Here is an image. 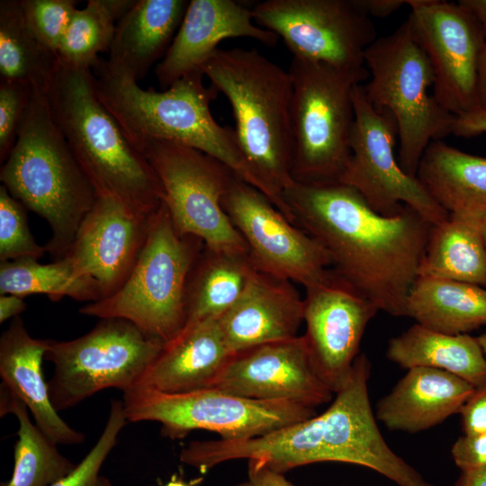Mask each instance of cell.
Listing matches in <instances>:
<instances>
[{
    "label": "cell",
    "mask_w": 486,
    "mask_h": 486,
    "mask_svg": "<svg viewBox=\"0 0 486 486\" xmlns=\"http://www.w3.org/2000/svg\"><path fill=\"white\" fill-rule=\"evenodd\" d=\"M0 180L49 224L47 252L55 260L65 257L96 194L55 122L45 93L32 91Z\"/></svg>",
    "instance_id": "cell-5"
},
{
    "label": "cell",
    "mask_w": 486,
    "mask_h": 486,
    "mask_svg": "<svg viewBox=\"0 0 486 486\" xmlns=\"http://www.w3.org/2000/svg\"><path fill=\"white\" fill-rule=\"evenodd\" d=\"M221 204L258 270L305 289L329 277L331 260L325 248L259 190L234 175Z\"/></svg>",
    "instance_id": "cell-14"
},
{
    "label": "cell",
    "mask_w": 486,
    "mask_h": 486,
    "mask_svg": "<svg viewBox=\"0 0 486 486\" xmlns=\"http://www.w3.org/2000/svg\"><path fill=\"white\" fill-rule=\"evenodd\" d=\"M386 356L406 369L448 372L474 387L486 382V358L477 338L467 334H445L416 323L389 340Z\"/></svg>",
    "instance_id": "cell-26"
},
{
    "label": "cell",
    "mask_w": 486,
    "mask_h": 486,
    "mask_svg": "<svg viewBox=\"0 0 486 486\" xmlns=\"http://www.w3.org/2000/svg\"><path fill=\"white\" fill-rule=\"evenodd\" d=\"M247 37L268 46L278 37L258 26L252 10L232 0H191L176 35L165 57L156 67L161 90L181 77L201 69L220 48V41ZM202 70V69H201Z\"/></svg>",
    "instance_id": "cell-19"
},
{
    "label": "cell",
    "mask_w": 486,
    "mask_h": 486,
    "mask_svg": "<svg viewBox=\"0 0 486 486\" xmlns=\"http://www.w3.org/2000/svg\"><path fill=\"white\" fill-rule=\"evenodd\" d=\"M150 216L135 213L109 195H96L67 255L76 275L93 282L101 300L117 292L146 240Z\"/></svg>",
    "instance_id": "cell-18"
},
{
    "label": "cell",
    "mask_w": 486,
    "mask_h": 486,
    "mask_svg": "<svg viewBox=\"0 0 486 486\" xmlns=\"http://www.w3.org/2000/svg\"><path fill=\"white\" fill-rule=\"evenodd\" d=\"M305 291L302 336L316 372L337 393L351 375L365 328L378 310L333 270Z\"/></svg>",
    "instance_id": "cell-16"
},
{
    "label": "cell",
    "mask_w": 486,
    "mask_h": 486,
    "mask_svg": "<svg viewBox=\"0 0 486 486\" xmlns=\"http://www.w3.org/2000/svg\"><path fill=\"white\" fill-rule=\"evenodd\" d=\"M364 58L370 74L368 84L363 86L365 97L375 111L394 116L398 162L406 174L416 177L428 146L453 134L455 116L428 92L434 86L433 68L408 20L392 34L377 38Z\"/></svg>",
    "instance_id": "cell-7"
},
{
    "label": "cell",
    "mask_w": 486,
    "mask_h": 486,
    "mask_svg": "<svg viewBox=\"0 0 486 486\" xmlns=\"http://www.w3.org/2000/svg\"><path fill=\"white\" fill-rule=\"evenodd\" d=\"M75 0H22L25 19L38 40L57 53L71 17Z\"/></svg>",
    "instance_id": "cell-36"
},
{
    "label": "cell",
    "mask_w": 486,
    "mask_h": 486,
    "mask_svg": "<svg viewBox=\"0 0 486 486\" xmlns=\"http://www.w3.org/2000/svg\"><path fill=\"white\" fill-rule=\"evenodd\" d=\"M164 342L120 318H104L71 340L47 339L44 359L54 365L48 382L54 409L75 407L94 393L139 385Z\"/></svg>",
    "instance_id": "cell-9"
},
{
    "label": "cell",
    "mask_w": 486,
    "mask_h": 486,
    "mask_svg": "<svg viewBox=\"0 0 486 486\" xmlns=\"http://www.w3.org/2000/svg\"><path fill=\"white\" fill-rule=\"evenodd\" d=\"M135 1L89 0L76 8L57 51L59 60L92 69L99 53L109 51L117 22Z\"/></svg>",
    "instance_id": "cell-33"
},
{
    "label": "cell",
    "mask_w": 486,
    "mask_h": 486,
    "mask_svg": "<svg viewBox=\"0 0 486 486\" xmlns=\"http://www.w3.org/2000/svg\"><path fill=\"white\" fill-rule=\"evenodd\" d=\"M451 454L461 470L486 466V431L464 434L452 446Z\"/></svg>",
    "instance_id": "cell-38"
},
{
    "label": "cell",
    "mask_w": 486,
    "mask_h": 486,
    "mask_svg": "<svg viewBox=\"0 0 486 486\" xmlns=\"http://www.w3.org/2000/svg\"><path fill=\"white\" fill-rule=\"evenodd\" d=\"M201 69L230 104L247 162L274 194L278 210L295 224L283 199V192L294 184L288 70L254 48L218 49Z\"/></svg>",
    "instance_id": "cell-4"
},
{
    "label": "cell",
    "mask_w": 486,
    "mask_h": 486,
    "mask_svg": "<svg viewBox=\"0 0 486 486\" xmlns=\"http://www.w3.org/2000/svg\"><path fill=\"white\" fill-rule=\"evenodd\" d=\"M187 0H136L117 22L108 61L139 81L165 57L185 14Z\"/></svg>",
    "instance_id": "cell-24"
},
{
    "label": "cell",
    "mask_w": 486,
    "mask_h": 486,
    "mask_svg": "<svg viewBox=\"0 0 486 486\" xmlns=\"http://www.w3.org/2000/svg\"><path fill=\"white\" fill-rule=\"evenodd\" d=\"M482 224L449 215L432 225L418 276L458 281L486 288Z\"/></svg>",
    "instance_id": "cell-29"
},
{
    "label": "cell",
    "mask_w": 486,
    "mask_h": 486,
    "mask_svg": "<svg viewBox=\"0 0 486 486\" xmlns=\"http://www.w3.org/2000/svg\"><path fill=\"white\" fill-rule=\"evenodd\" d=\"M236 486H294L284 475L258 460H248V479Z\"/></svg>",
    "instance_id": "cell-40"
},
{
    "label": "cell",
    "mask_w": 486,
    "mask_h": 486,
    "mask_svg": "<svg viewBox=\"0 0 486 486\" xmlns=\"http://www.w3.org/2000/svg\"><path fill=\"white\" fill-rule=\"evenodd\" d=\"M127 422L122 400H112L104 428L95 445L70 473L51 486H112L100 471Z\"/></svg>",
    "instance_id": "cell-34"
},
{
    "label": "cell",
    "mask_w": 486,
    "mask_h": 486,
    "mask_svg": "<svg viewBox=\"0 0 486 486\" xmlns=\"http://www.w3.org/2000/svg\"><path fill=\"white\" fill-rule=\"evenodd\" d=\"M212 387L254 400L314 408L333 392L316 372L303 336L234 354Z\"/></svg>",
    "instance_id": "cell-17"
},
{
    "label": "cell",
    "mask_w": 486,
    "mask_h": 486,
    "mask_svg": "<svg viewBox=\"0 0 486 486\" xmlns=\"http://www.w3.org/2000/svg\"><path fill=\"white\" fill-rule=\"evenodd\" d=\"M412 34L434 72L433 95L460 116L479 109L478 71L486 32L477 18L457 3L407 0Z\"/></svg>",
    "instance_id": "cell-15"
},
{
    "label": "cell",
    "mask_w": 486,
    "mask_h": 486,
    "mask_svg": "<svg viewBox=\"0 0 486 486\" xmlns=\"http://www.w3.org/2000/svg\"><path fill=\"white\" fill-rule=\"evenodd\" d=\"M128 422L156 421L162 436L180 439L194 430L217 433L224 440L266 435L316 415L314 408L237 396L210 387L166 393L143 385L123 392Z\"/></svg>",
    "instance_id": "cell-10"
},
{
    "label": "cell",
    "mask_w": 486,
    "mask_h": 486,
    "mask_svg": "<svg viewBox=\"0 0 486 486\" xmlns=\"http://www.w3.org/2000/svg\"><path fill=\"white\" fill-rule=\"evenodd\" d=\"M477 339L479 341V344H480V346H481V347L482 349V352L484 354V356L486 358V333L479 336L477 338Z\"/></svg>",
    "instance_id": "cell-48"
},
{
    "label": "cell",
    "mask_w": 486,
    "mask_h": 486,
    "mask_svg": "<svg viewBox=\"0 0 486 486\" xmlns=\"http://www.w3.org/2000/svg\"><path fill=\"white\" fill-rule=\"evenodd\" d=\"M407 316L428 329L466 334L486 325V288L418 276L408 298Z\"/></svg>",
    "instance_id": "cell-27"
},
{
    "label": "cell",
    "mask_w": 486,
    "mask_h": 486,
    "mask_svg": "<svg viewBox=\"0 0 486 486\" xmlns=\"http://www.w3.org/2000/svg\"><path fill=\"white\" fill-rule=\"evenodd\" d=\"M164 191L176 229L200 238L216 252L249 255L248 247L222 208V198L235 175L225 165L195 148L166 140L140 148Z\"/></svg>",
    "instance_id": "cell-11"
},
{
    "label": "cell",
    "mask_w": 486,
    "mask_h": 486,
    "mask_svg": "<svg viewBox=\"0 0 486 486\" xmlns=\"http://www.w3.org/2000/svg\"><path fill=\"white\" fill-rule=\"evenodd\" d=\"M32 88L0 79V161L4 162L16 140L18 128L31 98Z\"/></svg>",
    "instance_id": "cell-37"
},
{
    "label": "cell",
    "mask_w": 486,
    "mask_h": 486,
    "mask_svg": "<svg viewBox=\"0 0 486 486\" xmlns=\"http://www.w3.org/2000/svg\"><path fill=\"white\" fill-rule=\"evenodd\" d=\"M292 283L255 271L238 301L219 319L233 355L297 336L303 322L304 301Z\"/></svg>",
    "instance_id": "cell-20"
},
{
    "label": "cell",
    "mask_w": 486,
    "mask_h": 486,
    "mask_svg": "<svg viewBox=\"0 0 486 486\" xmlns=\"http://www.w3.org/2000/svg\"><path fill=\"white\" fill-rule=\"evenodd\" d=\"M292 176L309 184L339 183L350 158L354 86L364 80L328 64L292 58Z\"/></svg>",
    "instance_id": "cell-8"
},
{
    "label": "cell",
    "mask_w": 486,
    "mask_h": 486,
    "mask_svg": "<svg viewBox=\"0 0 486 486\" xmlns=\"http://www.w3.org/2000/svg\"><path fill=\"white\" fill-rule=\"evenodd\" d=\"M52 117L96 195H109L142 216L164 201L162 184L99 100L92 69L59 60L45 93Z\"/></svg>",
    "instance_id": "cell-3"
},
{
    "label": "cell",
    "mask_w": 486,
    "mask_h": 486,
    "mask_svg": "<svg viewBox=\"0 0 486 486\" xmlns=\"http://www.w3.org/2000/svg\"><path fill=\"white\" fill-rule=\"evenodd\" d=\"M486 133V112L476 109L460 116H455L453 134L459 137H474Z\"/></svg>",
    "instance_id": "cell-41"
},
{
    "label": "cell",
    "mask_w": 486,
    "mask_h": 486,
    "mask_svg": "<svg viewBox=\"0 0 486 486\" xmlns=\"http://www.w3.org/2000/svg\"><path fill=\"white\" fill-rule=\"evenodd\" d=\"M357 5L368 15L384 18L407 4V0H356Z\"/></svg>",
    "instance_id": "cell-42"
},
{
    "label": "cell",
    "mask_w": 486,
    "mask_h": 486,
    "mask_svg": "<svg viewBox=\"0 0 486 486\" xmlns=\"http://www.w3.org/2000/svg\"><path fill=\"white\" fill-rule=\"evenodd\" d=\"M256 269L249 255L203 247L187 284L185 325L220 319L241 297Z\"/></svg>",
    "instance_id": "cell-28"
},
{
    "label": "cell",
    "mask_w": 486,
    "mask_h": 486,
    "mask_svg": "<svg viewBox=\"0 0 486 486\" xmlns=\"http://www.w3.org/2000/svg\"><path fill=\"white\" fill-rule=\"evenodd\" d=\"M35 258H21L0 264V294L26 297L44 294L52 302L70 297L77 302L101 300L96 285L76 275L69 256L40 264Z\"/></svg>",
    "instance_id": "cell-32"
},
{
    "label": "cell",
    "mask_w": 486,
    "mask_h": 486,
    "mask_svg": "<svg viewBox=\"0 0 486 486\" xmlns=\"http://www.w3.org/2000/svg\"><path fill=\"white\" fill-rule=\"evenodd\" d=\"M163 486H192V485H190L189 483L178 478H173Z\"/></svg>",
    "instance_id": "cell-47"
},
{
    "label": "cell",
    "mask_w": 486,
    "mask_h": 486,
    "mask_svg": "<svg viewBox=\"0 0 486 486\" xmlns=\"http://www.w3.org/2000/svg\"><path fill=\"white\" fill-rule=\"evenodd\" d=\"M252 14L292 58L323 62L364 81L370 77L364 54L377 39L376 29L356 0H266Z\"/></svg>",
    "instance_id": "cell-12"
},
{
    "label": "cell",
    "mask_w": 486,
    "mask_h": 486,
    "mask_svg": "<svg viewBox=\"0 0 486 486\" xmlns=\"http://www.w3.org/2000/svg\"><path fill=\"white\" fill-rule=\"evenodd\" d=\"M475 387L446 371L414 367L382 397L376 418L391 430L417 433L459 413Z\"/></svg>",
    "instance_id": "cell-23"
},
{
    "label": "cell",
    "mask_w": 486,
    "mask_h": 486,
    "mask_svg": "<svg viewBox=\"0 0 486 486\" xmlns=\"http://www.w3.org/2000/svg\"><path fill=\"white\" fill-rule=\"evenodd\" d=\"M296 225L328 252L333 271L378 310L407 316L432 225L408 205L376 212L342 183L294 182L283 192Z\"/></svg>",
    "instance_id": "cell-1"
},
{
    "label": "cell",
    "mask_w": 486,
    "mask_h": 486,
    "mask_svg": "<svg viewBox=\"0 0 486 486\" xmlns=\"http://www.w3.org/2000/svg\"><path fill=\"white\" fill-rule=\"evenodd\" d=\"M58 65V54L31 30L22 0H1L0 79L46 93Z\"/></svg>",
    "instance_id": "cell-30"
},
{
    "label": "cell",
    "mask_w": 486,
    "mask_h": 486,
    "mask_svg": "<svg viewBox=\"0 0 486 486\" xmlns=\"http://www.w3.org/2000/svg\"><path fill=\"white\" fill-rule=\"evenodd\" d=\"M92 72L99 100L135 148L149 140H166L200 150L277 206L270 189L244 158L234 129L220 125L212 115L210 104L219 92L204 85L201 69L161 91L141 88L132 76L101 58Z\"/></svg>",
    "instance_id": "cell-2"
},
{
    "label": "cell",
    "mask_w": 486,
    "mask_h": 486,
    "mask_svg": "<svg viewBox=\"0 0 486 486\" xmlns=\"http://www.w3.org/2000/svg\"><path fill=\"white\" fill-rule=\"evenodd\" d=\"M416 176L449 215L486 222V158L435 140L426 148Z\"/></svg>",
    "instance_id": "cell-25"
},
{
    "label": "cell",
    "mask_w": 486,
    "mask_h": 486,
    "mask_svg": "<svg viewBox=\"0 0 486 486\" xmlns=\"http://www.w3.org/2000/svg\"><path fill=\"white\" fill-rule=\"evenodd\" d=\"M47 339L32 338L22 319H13L0 337V376L32 412L34 423L54 442L77 445L85 435L66 423L54 409L42 372Z\"/></svg>",
    "instance_id": "cell-21"
},
{
    "label": "cell",
    "mask_w": 486,
    "mask_h": 486,
    "mask_svg": "<svg viewBox=\"0 0 486 486\" xmlns=\"http://www.w3.org/2000/svg\"><path fill=\"white\" fill-rule=\"evenodd\" d=\"M454 486H486V466L461 470Z\"/></svg>",
    "instance_id": "cell-44"
},
{
    "label": "cell",
    "mask_w": 486,
    "mask_h": 486,
    "mask_svg": "<svg viewBox=\"0 0 486 486\" xmlns=\"http://www.w3.org/2000/svg\"><path fill=\"white\" fill-rule=\"evenodd\" d=\"M342 486H346V485H342Z\"/></svg>",
    "instance_id": "cell-50"
},
{
    "label": "cell",
    "mask_w": 486,
    "mask_h": 486,
    "mask_svg": "<svg viewBox=\"0 0 486 486\" xmlns=\"http://www.w3.org/2000/svg\"><path fill=\"white\" fill-rule=\"evenodd\" d=\"M232 356L219 319L186 324L164 344L139 385L166 393L210 388Z\"/></svg>",
    "instance_id": "cell-22"
},
{
    "label": "cell",
    "mask_w": 486,
    "mask_h": 486,
    "mask_svg": "<svg viewBox=\"0 0 486 486\" xmlns=\"http://www.w3.org/2000/svg\"><path fill=\"white\" fill-rule=\"evenodd\" d=\"M480 22L486 32V0H459Z\"/></svg>",
    "instance_id": "cell-46"
},
{
    "label": "cell",
    "mask_w": 486,
    "mask_h": 486,
    "mask_svg": "<svg viewBox=\"0 0 486 486\" xmlns=\"http://www.w3.org/2000/svg\"><path fill=\"white\" fill-rule=\"evenodd\" d=\"M482 232H483V237H484V240L486 244V222L482 226Z\"/></svg>",
    "instance_id": "cell-49"
},
{
    "label": "cell",
    "mask_w": 486,
    "mask_h": 486,
    "mask_svg": "<svg viewBox=\"0 0 486 486\" xmlns=\"http://www.w3.org/2000/svg\"><path fill=\"white\" fill-rule=\"evenodd\" d=\"M203 247L176 229L163 202L149 217L145 243L122 287L79 312L127 320L164 343L172 340L185 326L187 284Z\"/></svg>",
    "instance_id": "cell-6"
},
{
    "label": "cell",
    "mask_w": 486,
    "mask_h": 486,
    "mask_svg": "<svg viewBox=\"0 0 486 486\" xmlns=\"http://www.w3.org/2000/svg\"><path fill=\"white\" fill-rule=\"evenodd\" d=\"M355 122L350 158L339 183L355 188L376 212L392 216L404 205L431 225L449 218L420 181L406 174L395 158L399 137L396 120L388 111L377 112L367 101L361 84L354 86Z\"/></svg>",
    "instance_id": "cell-13"
},
{
    "label": "cell",
    "mask_w": 486,
    "mask_h": 486,
    "mask_svg": "<svg viewBox=\"0 0 486 486\" xmlns=\"http://www.w3.org/2000/svg\"><path fill=\"white\" fill-rule=\"evenodd\" d=\"M459 414L464 435L486 431V382L475 387Z\"/></svg>",
    "instance_id": "cell-39"
},
{
    "label": "cell",
    "mask_w": 486,
    "mask_h": 486,
    "mask_svg": "<svg viewBox=\"0 0 486 486\" xmlns=\"http://www.w3.org/2000/svg\"><path fill=\"white\" fill-rule=\"evenodd\" d=\"M1 417L13 413L19 424L14 446V465L4 486H51L70 473L76 465L35 423L26 405L1 384Z\"/></svg>",
    "instance_id": "cell-31"
},
{
    "label": "cell",
    "mask_w": 486,
    "mask_h": 486,
    "mask_svg": "<svg viewBox=\"0 0 486 486\" xmlns=\"http://www.w3.org/2000/svg\"><path fill=\"white\" fill-rule=\"evenodd\" d=\"M26 310L22 297L14 294H0V323L18 317Z\"/></svg>",
    "instance_id": "cell-43"
},
{
    "label": "cell",
    "mask_w": 486,
    "mask_h": 486,
    "mask_svg": "<svg viewBox=\"0 0 486 486\" xmlns=\"http://www.w3.org/2000/svg\"><path fill=\"white\" fill-rule=\"evenodd\" d=\"M47 252L37 243L28 225L25 207L0 185V261L40 259Z\"/></svg>",
    "instance_id": "cell-35"
},
{
    "label": "cell",
    "mask_w": 486,
    "mask_h": 486,
    "mask_svg": "<svg viewBox=\"0 0 486 486\" xmlns=\"http://www.w3.org/2000/svg\"><path fill=\"white\" fill-rule=\"evenodd\" d=\"M477 97L479 109L486 112V42L478 71Z\"/></svg>",
    "instance_id": "cell-45"
}]
</instances>
